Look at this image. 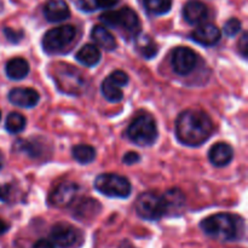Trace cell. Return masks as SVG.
I'll list each match as a JSON object with an SVG mask.
<instances>
[{
	"label": "cell",
	"mask_w": 248,
	"mask_h": 248,
	"mask_svg": "<svg viewBox=\"0 0 248 248\" xmlns=\"http://www.w3.org/2000/svg\"><path fill=\"white\" fill-rule=\"evenodd\" d=\"M215 126L210 116L199 109H188L179 114L176 135L179 142L188 147H199L212 136Z\"/></svg>",
	"instance_id": "6da1fadb"
},
{
	"label": "cell",
	"mask_w": 248,
	"mask_h": 248,
	"mask_svg": "<svg viewBox=\"0 0 248 248\" xmlns=\"http://www.w3.org/2000/svg\"><path fill=\"white\" fill-rule=\"evenodd\" d=\"M200 227L211 239L222 242L240 241L246 232L244 218L230 213L210 216L201 222Z\"/></svg>",
	"instance_id": "7a4b0ae2"
},
{
	"label": "cell",
	"mask_w": 248,
	"mask_h": 248,
	"mask_svg": "<svg viewBox=\"0 0 248 248\" xmlns=\"http://www.w3.org/2000/svg\"><path fill=\"white\" fill-rule=\"evenodd\" d=\"M157 126L154 116L142 113L136 116L127 128V137L140 147H149L157 140Z\"/></svg>",
	"instance_id": "3957f363"
},
{
	"label": "cell",
	"mask_w": 248,
	"mask_h": 248,
	"mask_svg": "<svg viewBox=\"0 0 248 248\" xmlns=\"http://www.w3.org/2000/svg\"><path fill=\"white\" fill-rule=\"evenodd\" d=\"M53 80L60 91L70 96H79L87 86L85 75L69 64H58L55 68Z\"/></svg>",
	"instance_id": "277c9868"
},
{
	"label": "cell",
	"mask_w": 248,
	"mask_h": 248,
	"mask_svg": "<svg viewBox=\"0 0 248 248\" xmlns=\"http://www.w3.org/2000/svg\"><path fill=\"white\" fill-rule=\"evenodd\" d=\"M77 36V29L70 24L57 27L46 31L43 36V48L48 55L63 53Z\"/></svg>",
	"instance_id": "5b68a950"
},
{
	"label": "cell",
	"mask_w": 248,
	"mask_h": 248,
	"mask_svg": "<svg viewBox=\"0 0 248 248\" xmlns=\"http://www.w3.org/2000/svg\"><path fill=\"white\" fill-rule=\"evenodd\" d=\"M94 188L108 198L116 199L128 198L132 190L130 181L116 173L99 174L94 181Z\"/></svg>",
	"instance_id": "8992f818"
},
{
	"label": "cell",
	"mask_w": 248,
	"mask_h": 248,
	"mask_svg": "<svg viewBox=\"0 0 248 248\" xmlns=\"http://www.w3.org/2000/svg\"><path fill=\"white\" fill-rule=\"evenodd\" d=\"M136 211L140 218L145 220H159L165 216V203L162 196L154 191H147L138 196L136 201Z\"/></svg>",
	"instance_id": "52a82bcc"
},
{
	"label": "cell",
	"mask_w": 248,
	"mask_h": 248,
	"mask_svg": "<svg viewBox=\"0 0 248 248\" xmlns=\"http://www.w3.org/2000/svg\"><path fill=\"white\" fill-rule=\"evenodd\" d=\"M99 19L106 26L111 28H123L124 31L136 33L140 28V18L137 14L130 7H123L119 11L104 12L99 16Z\"/></svg>",
	"instance_id": "ba28073f"
},
{
	"label": "cell",
	"mask_w": 248,
	"mask_h": 248,
	"mask_svg": "<svg viewBox=\"0 0 248 248\" xmlns=\"http://www.w3.org/2000/svg\"><path fill=\"white\" fill-rule=\"evenodd\" d=\"M52 244L60 248H77L84 241V235L78 228L65 223L53 225L50 232Z\"/></svg>",
	"instance_id": "9c48e42d"
},
{
	"label": "cell",
	"mask_w": 248,
	"mask_h": 248,
	"mask_svg": "<svg viewBox=\"0 0 248 248\" xmlns=\"http://www.w3.org/2000/svg\"><path fill=\"white\" fill-rule=\"evenodd\" d=\"M198 55L186 46H178L172 51L171 64L174 72L181 77L189 75L198 64Z\"/></svg>",
	"instance_id": "30bf717a"
},
{
	"label": "cell",
	"mask_w": 248,
	"mask_h": 248,
	"mask_svg": "<svg viewBox=\"0 0 248 248\" xmlns=\"http://www.w3.org/2000/svg\"><path fill=\"white\" fill-rule=\"evenodd\" d=\"M79 186L73 182H63L58 184L50 194V203L55 207H65L74 201Z\"/></svg>",
	"instance_id": "8fae6325"
},
{
	"label": "cell",
	"mask_w": 248,
	"mask_h": 248,
	"mask_svg": "<svg viewBox=\"0 0 248 248\" xmlns=\"http://www.w3.org/2000/svg\"><path fill=\"white\" fill-rule=\"evenodd\" d=\"M165 203V216H181L186 210V196L179 189H170L162 195Z\"/></svg>",
	"instance_id": "7c38bea8"
},
{
	"label": "cell",
	"mask_w": 248,
	"mask_h": 248,
	"mask_svg": "<svg viewBox=\"0 0 248 248\" xmlns=\"http://www.w3.org/2000/svg\"><path fill=\"white\" fill-rule=\"evenodd\" d=\"M39 99H40V96L33 89L18 87L9 92V101L21 108H33L39 103Z\"/></svg>",
	"instance_id": "4fadbf2b"
},
{
	"label": "cell",
	"mask_w": 248,
	"mask_h": 248,
	"mask_svg": "<svg viewBox=\"0 0 248 248\" xmlns=\"http://www.w3.org/2000/svg\"><path fill=\"white\" fill-rule=\"evenodd\" d=\"M219 28L212 23H206L196 28L191 34V39L202 46H213L220 40Z\"/></svg>",
	"instance_id": "5bb4252c"
},
{
	"label": "cell",
	"mask_w": 248,
	"mask_h": 248,
	"mask_svg": "<svg viewBox=\"0 0 248 248\" xmlns=\"http://www.w3.org/2000/svg\"><path fill=\"white\" fill-rule=\"evenodd\" d=\"M44 16L52 23L65 21L70 16L69 6L64 0H47L44 6Z\"/></svg>",
	"instance_id": "9a60e30c"
},
{
	"label": "cell",
	"mask_w": 248,
	"mask_h": 248,
	"mask_svg": "<svg viewBox=\"0 0 248 248\" xmlns=\"http://www.w3.org/2000/svg\"><path fill=\"white\" fill-rule=\"evenodd\" d=\"M234 150L228 143H216L208 152V159L216 167H224L232 162Z\"/></svg>",
	"instance_id": "2e32d148"
},
{
	"label": "cell",
	"mask_w": 248,
	"mask_h": 248,
	"mask_svg": "<svg viewBox=\"0 0 248 248\" xmlns=\"http://www.w3.org/2000/svg\"><path fill=\"white\" fill-rule=\"evenodd\" d=\"M208 15L207 6L200 0H189L183 7V17L189 24H199Z\"/></svg>",
	"instance_id": "e0dca14e"
},
{
	"label": "cell",
	"mask_w": 248,
	"mask_h": 248,
	"mask_svg": "<svg viewBox=\"0 0 248 248\" xmlns=\"http://www.w3.org/2000/svg\"><path fill=\"white\" fill-rule=\"evenodd\" d=\"M136 51L145 60H152L159 52L157 44L148 34L138 33L135 38Z\"/></svg>",
	"instance_id": "ac0fdd59"
},
{
	"label": "cell",
	"mask_w": 248,
	"mask_h": 248,
	"mask_svg": "<svg viewBox=\"0 0 248 248\" xmlns=\"http://www.w3.org/2000/svg\"><path fill=\"white\" fill-rule=\"evenodd\" d=\"M91 38L96 43V46L106 51L115 50L118 46L114 35L104 26H94L91 31Z\"/></svg>",
	"instance_id": "d6986e66"
},
{
	"label": "cell",
	"mask_w": 248,
	"mask_h": 248,
	"mask_svg": "<svg viewBox=\"0 0 248 248\" xmlns=\"http://www.w3.org/2000/svg\"><path fill=\"white\" fill-rule=\"evenodd\" d=\"M99 210H101V205L98 201L92 200V199H81L75 206L73 216L80 220L90 219L94 217L99 212Z\"/></svg>",
	"instance_id": "ffe728a7"
},
{
	"label": "cell",
	"mask_w": 248,
	"mask_h": 248,
	"mask_svg": "<svg viewBox=\"0 0 248 248\" xmlns=\"http://www.w3.org/2000/svg\"><path fill=\"white\" fill-rule=\"evenodd\" d=\"M5 73L11 80H22L28 75L29 64L24 58L16 57L10 60L5 65Z\"/></svg>",
	"instance_id": "44dd1931"
},
{
	"label": "cell",
	"mask_w": 248,
	"mask_h": 248,
	"mask_svg": "<svg viewBox=\"0 0 248 248\" xmlns=\"http://www.w3.org/2000/svg\"><path fill=\"white\" fill-rule=\"evenodd\" d=\"M77 61L85 67H94L101 61V51L93 44H86L77 52Z\"/></svg>",
	"instance_id": "7402d4cb"
},
{
	"label": "cell",
	"mask_w": 248,
	"mask_h": 248,
	"mask_svg": "<svg viewBox=\"0 0 248 248\" xmlns=\"http://www.w3.org/2000/svg\"><path fill=\"white\" fill-rule=\"evenodd\" d=\"M101 91L104 98L111 103H118L124 98V93L121 87L113 81L110 78H106L101 85Z\"/></svg>",
	"instance_id": "603a6c76"
},
{
	"label": "cell",
	"mask_w": 248,
	"mask_h": 248,
	"mask_svg": "<svg viewBox=\"0 0 248 248\" xmlns=\"http://www.w3.org/2000/svg\"><path fill=\"white\" fill-rule=\"evenodd\" d=\"M72 155L78 162L87 165L92 162L96 157V150L93 147L87 144H78L72 149Z\"/></svg>",
	"instance_id": "cb8c5ba5"
},
{
	"label": "cell",
	"mask_w": 248,
	"mask_h": 248,
	"mask_svg": "<svg viewBox=\"0 0 248 248\" xmlns=\"http://www.w3.org/2000/svg\"><path fill=\"white\" fill-rule=\"evenodd\" d=\"M14 150L24 153L31 157H38L41 155V145L36 140H18L14 143Z\"/></svg>",
	"instance_id": "d4e9b609"
},
{
	"label": "cell",
	"mask_w": 248,
	"mask_h": 248,
	"mask_svg": "<svg viewBox=\"0 0 248 248\" xmlns=\"http://www.w3.org/2000/svg\"><path fill=\"white\" fill-rule=\"evenodd\" d=\"M27 120L22 114L19 113H10L7 115L6 121H5V128L9 133H12V135H16V133L22 132L26 127Z\"/></svg>",
	"instance_id": "484cf974"
},
{
	"label": "cell",
	"mask_w": 248,
	"mask_h": 248,
	"mask_svg": "<svg viewBox=\"0 0 248 248\" xmlns=\"http://www.w3.org/2000/svg\"><path fill=\"white\" fill-rule=\"evenodd\" d=\"M144 7L152 15H165L171 10L172 0H143Z\"/></svg>",
	"instance_id": "4316f807"
},
{
	"label": "cell",
	"mask_w": 248,
	"mask_h": 248,
	"mask_svg": "<svg viewBox=\"0 0 248 248\" xmlns=\"http://www.w3.org/2000/svg\"><path fill=\"white\" fill-rule=\"evenodd\" d=\"M241 31V21L237 18H230L229 21H227V23L224 24V33L225 35L232 36L237 35Z\"/></svg>",
	"instance_id": "83f0119b"
},
{
	"label": "cell",
	"mask_w": 248,
	"mask_h": 248,
	"mask_svg": "<svg viewBox=\"0 0 248 248\" xmlns=\"http://www.w3.org/2000/svg\"><path fill=\"white\" fill-rule=\"evenodd\" d=\"M4 34L6 40L10 41L11 44H18L23 39V31L9 28V27L4 28Z\"/></svg>",
	"instance_id": "f1b7e54d"
},
{
	"label": "cell",
	"mask_w": 248,
	"mask_h": 248,
	"mask_svg": "<svg viewBox=\"0 0 248 248\" xmlns=\"http://www.w3.org/2000/svg\"><path fill=\"white\" fill-rule=\"evenodd\" d=\"M109 78L120 87L126 86L128 84V80H130L128 79V75L125 72H123V70H115V72H113L109 75Z\"/></svg>",
	"instance_id": "f546056e"
},
{
	"label": "cell",
	"mask_w": 248,
	"mask_h": 248,
	"mask_svg": "<svg viewBox=\"0 0 248 248\" xmlns=\"http://www.w3.org/2000/svg\"><path fill=\"white\" fill-rule=\"evenodd\" d=\"M77 5L80 10L86 12H91L97 10L94 0H77Z\"/></svg>",
	"instance_id": "4dcf8cb0"
},
{
	"label": "cell",
	"mask_w": 248,
	"mask_h": 248,
	"mask_svg": "<svg viewBox=\"0 0 248 248\" xmlns=\"http://www.w3.org/2000/svg\"><path fill=\"white\" fill-rule=\"evenodd\" d=\"M237 47H239V52L241 53L242 57L246 58L248 55V34L245 31L242 34V36L240 38L239 44H237Z\"/></svg>",
	"instance_id": "1f68e13d"
},
{
	"label": "cell",
	"mask_w": 248,
	"mask_h": 248,
	"mask_svg": "<svg viewBox=\"0 0 248 248\" xmlns=\"http://www.w3.org/2000/svg\"><path fill=\"white\" fill-rule=\"evenodd\" d=\"M140 160V156L135 152H128L126 153L125 156L123 157V162L125 165H133V164H137L138 161Z\"/></svg>",
	"instance_id": "d6a6232c"
},
{
	"label": "cell",
	"mask_w": 248,
	"mask_h": 248,
	"mask_svg": "<svg viewBox=\"0 0 248 248\" xmlns=\"http://www.w3.org/2000/svg\"><path fill=\"white\" fill-rule=\"evenodd\" d=\"M11 196V186L7 184H0V201L7 202Z\"/></svg>",
	"instance_id": "836d02e7"
},
{
	"label": "cell",
	"mask_w": 248,
	"mask_h": 248,
	"mask_svg": "<svg viewBox=\"0 0 248 248\" xmlns=\"http://www.w3.org/2000/svg\"><path fill=\"white\" fill-rule=\"evenodd\" d=\"M119 2V0H94L97 9H111Z\"/></svg>",
	"instance_id": "e575fe53"
},
{
	"label": "cell",
	"mask_w": 248,
	"mask_h": 248,
	"mask_svg": "<svg viewBox=\"0 0 248 248\" xmlns=\"http://www.w3.org/2000/svg\"><path fill=\"white\" fill-rule=\"evenodd\" d=\"M33 248H56L52 242L47 241V240H39L34 244Z\"/></svg>",
	"instance_id": "d590c367"
},
{
	"label": "cell",
	"mask_w": 248,
	"mask_h": 248,
	"mask_svg": "<svg viewBox=\"0 0 248 248\" xmlns=\"http://www.w3.org/2000/svg\"><path fill=\"white\" fill-rule=\"evenodd\" d=\"M9 224H7L6 222H4V220L1 219V218H0V235H2V234H5V232H7V230H9Z\"/></svg>",
	"instance_id": "8d00e7d4"
},
{
	"label": "cell",
	"mask_w": 248,
	"mask_h": 248,
	"mask_svg": "<svg viewBox=\"0 0 248 248\" xmlns=\"http://www.w3.org/2000/svg\"><path fill=\"white\" fill-rule=\"evenodd\" d=\"M2 164H4V161H2V157L0 156V170L2 169Z\"/></svg>",
	"instance_id": "74e56055"
},
{
	"label": "cell",
	"mask_w": 248,
	"mask_h": 248,
	"mask_svg": "<svg viewBox=\"0 0 248 248\" xmlns=\"http://www.w3.org/2000/svg\"><path fill=\"white\" fill-rule=\"evenodd\" d=\"M0 119H1V111H0Z\"/></svg>",
	"instance_id": "f35d334b"
}]
</instances>
